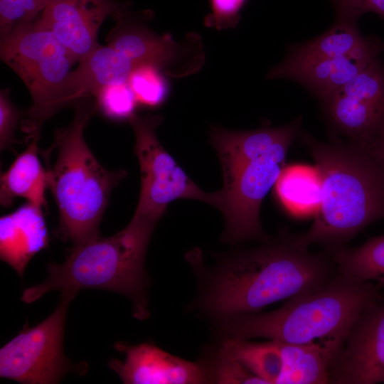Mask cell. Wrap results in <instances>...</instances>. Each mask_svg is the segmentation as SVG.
Masks as SVG:
<instances>
[{
  "mask_svg": "<svg viewBox=\"0 0 384 384\" xmlns=\"http://www.w3.org/2000/svg\"><path fill=\"white\" fill-rule=\"evenodd\" d=\"M40 132L28 137V147L19 154L8 170L1 174L0 203L11 206L16 198L46 208L45 198L48 187L47 173L38 156Z\"/></svg>",
  "mask_w": 384,
  "mask_h": 384,
  "instance_id": "cell-18",
  "label": "cell"
},
{
  "mask_svg": "<svg viewBox=\"0 0 384 384\" xmlns=\"http://www.w3.org/2000/svg\"><path fill=\"white\" fill-rule=\"evenodd\" d=\"M48 0H0V34L4 37L16 28L35 21Z\"/></svg>",
  "mask_w": 384,
  "mask_h": 384,
  "instance_id": "cell-27",
  "label": "cell"
},
{
  "mask_svg": "<svg viewBox=\"0 0 384 384\" xmlns=\"http://www.w3.org/2000/svg\"><path fill=\"white\" fill-rule=\"evenodd\" d=\"M76 294L62 292L54 311L32 328L25 327L0 349V377L26 384L58 383L69 363L63 352L68 304Z\"/></svg>",
  "mask_w": 384,
  "mask_h": 384,
  "instance_id": "cell-9",
  "label": "cell"
},
{
  "mask_svg": "<svg viewBox=\"0 0 384 384\" xmlns=\"http://www.w3.org/2000/svg\"><path fill=\"white\" fill-rule=\"evenodd\" d=\"M95 97L97 108L110 119L129 121L136 114L138 103L128 82L104 87Z\"/></svg>",
  "mask_w": 384,
  "mask_h": 384,
  "instance_id": "cell-26",
  "label": "cell"
},
{
  "mask_svg": "<svg viewBox=\"0 0 384 384\" xmlns=\"http://www.w3.org/2000/svg\"><path fill=\"white\" fill-rule=\"evenodd\" d=\"M42 208L27 202L0 218V258L19 276L33 257L48 246Z\"/></svg>",
  "mask_w": 384,
  "mask_h": 384,
  "instance_id": "cell-16",
  "label": "cell"
},
{
  "mask_svg": "<svg viewBox=\"0 0 384 384\" xmlns=\"http://www.w3.org/2000/svg\"><path fill=\"white\" fill-rule=\"evenodd\" d=\"M321 102L335 129L349 142L366 145L384 124V63L376 58Z\"/></svg>",
  "mask_w": 384,
  "mask_h": 384,
  "instance_id": "cell-10",
  "label": "cell"
},
{
  "mask_svg": "<svg viewBox=\"0 0 384 384\" xmlns=\"http://www.w3.org/2000/svg\"><path fill=\"white\" fill-rule=\"evenodd\" d=\"M159 67L144 64L135 68L128 84L138 104L155 107L161 105L169 95V82Z\"/></svg>",
  "mask_w": 384,
  "mask_h": 384,
  "instance_id": "cell-25",
  "label": "cell"
},
{
  "mask_svg": "<svg viewBox=\"0 0 384 384\" xmlns=\"http://www.w3.org/2000/svg\"><path fill=\"white\" fill-rule=\"evenodd\" d=\"M128 5L114 0H48L37 21L79 62L100 45L97 38L102 22L111 16L117 19Z\"/></svg>",
  "mask_w": 384,
  "mask_h": 384,
  "instance_id": "cell-12",
  "label": "cell"
},
{
  "mask_svg": "<svg viewBox=\"0 0 384 384\" xmlns=\"http://www.w3.org/2000/svg\"><path fill=\"white\" fill-rule=\"evenodd\" d=\"M384 52V42L370 36L351 52L331 58L299 59L289 56L273 67L267 79L295 81L320 101L348 82Z\"/></svg>",
  "mask_w": 384,
  "mask_h": 384,
  "instance_id": "cell-13",
  "label": "cell"
},
{
  "mask_svg": "<svg viewBox=\"0 0 384 384\" xmlns=\"http://www.w3.org/2000/svg\"><path fill=\"white\" fill-rule=\"evenodd\" d=\"M274 186L278 199L289 213L306 215L317 210L321 182L316 167L296 165L284 168Z\"/></svg>",
  "mask_w": 384,
  "mask_h": 384,
  "instance_id": "cell-20",
  "label": "cell"
},
{
  "mask_svg": "<svg viewBox=\"0 0 384 384\" xmlns=\"http://www.w3.org/2000/svg\"><path fill=\"white\" fill-rule=\"evenodd\" d=\"M368 38L361 34L356 21L336 18L321 35L291 48L287 56L314 59L343 55L363 44Z\"/></svg>",
  "mask_w": 384,
  "mask_h": 384,
  "instance_id": "cell-22",
  "label": "cell"
},
{
  "mask_svg": "<svg viewBox=\"0 0 384 384\" xmlns=\"http://www.w3.org/2000/svg\"><path fill=\"white\" fill-rule=\"evenodd\" d=\"M1 60L28 89L32 105L23 129L29 136L68 105L66 82L75 63L51 31L37 21L1 38Z\"/></svg>",
  "mask_w": 384,
  "mask_h": 384,
  "instance_id": "cell-7",
  "label": "cell"
},
{
  "mask_svg": "<svg viewBox=\"0 0 384 384\" xmlns=\"http://www.w3.org/2000/svg\"><path fill=\"white\" fill-rule=\"evenodd\" d=\"M361 147L369 154L384 175V124L371 141Z\"/></svg>",
  "mask_w": 384,
  "mask_h": 384,
  "instance_id": "cell-31",
  "label": "cell"
},
{
  "mask_svg": "<svg viewBox=\"0 0 384 384\" xmlns=\"http://www.w3.org/2000/svg\"><path fill=\"white\" fill-rule=\"evenodd\" d=\"M248 0H209L211 11L205 17L206 27L217 30L235 27Z\"/></svg>",
  "mask_w": 384,
  "mask_h": 384,
  "instance_id": "cell-28",
  "label": "cell"
},
{
  "mask_svg": "<svg viewBox=\"0 0 384 384\" xmlns=\"http://www.w3.org/2000/svg\"><path fill=\"white\" fill-rule=\"evenodd\" d=\"M331 257L338 272L384 287V234L358 247H346Z\"/></svg>",
  "mask_w": 384,
  "mask_h": 384,
  "instance_id": "cell-23",
  "label": "cell"
},
{
  "mask_svg": "<svg viewBox=\"0 0 384 384\" xmlns=\"http://www.w3.org/2000/svg\"><path fill=\"white\" fill-rule=\"evenodd\" d=\"M300 135L320 176L321 196L310 228L292 238L303 248L320 245L332 256L384 218V175L369 154L355 144L322 142L304 131Z\"/></svg>",
  "mask_w": 384,
  "mask_h": 384,
  "instance_id": "cell-2",
  "label": "cell"
},
{
  "mask_svg": "<svg viewBox=\"0 0 384 384\" xmlns=\"http://www.w3.org/2000/svg\"><path fill=\"white\" fill-rule=\"evenodd\" d=\"M216 257L215 263L208 267L199 250L186 255L198 284V294L188 308L213 324L259 313L276 302L313 292L336 272L326 252L299 247L291 235Z\"/></svg>",
  "mask_w": 384,
  "mask_h": 384,
  "instance_id": "cell-1",
  "label": "cell"
},
{
  "mask_svg": "<svg viewBox=\"0 0 384 384\" xmlns=\"http://www.w3.org/2000/svg\"><path fill=\"white\" fill-rule=\"evenodd\" d=\"M384 383V304L366 309L350 328L331 370L330 383Z\"/></svg>",
  "mask_w": 384,
  "mask_h": 384,
  "instance_id": "cell-11",
  "label": "cell"
},
{
  "mask_svg": "<svg viewBox=\"0 0 384 384\" xmlns=\"http://www.w3.org/2000/svg\"><path fill=\"white\" fill-rule=\"evenodd\" d=\"M336 18L356 21L366 13H374L384 20V0H331Z\"/></svg>",
  "mask_w": 384,
  "mask_h": 384,
  "instance_id": "cell-30",
  "label": "cell"
},
{
  "mask_svg": "<svg viewBox=\"0 0 384 384\" xmlns=\"http://www.w3.org/2000/svg\"><path fill=\"white\" fill-rule=\"evenodd\" d=\"M279 343L283 369L277 384L330 383L331 367L343 343Z\"/></svg>",
  "mask_w": 384,
  "mask_h": 384,
  "instance_id": "cell-19",
  "label": "cell"
},
{
  "mask_svg": "<svg viewBox=\"0 0 384 384\" xmlns=\"http://www.w3.org/2000/svg\"><path fill=\"white\" fill-rule=\"evenodd\" d=\"M220 348L242 364L266 384H277L283 369V358L278 341L252 342L248 339L220 341Z\"/></svg>",
  "mask_w": 384,
  "mask_h": 384,
  "instance_id": "cell-21",
  "label": "cell"
},
{
  "mask_svg": "<svg viewBox=\"0 0 384 384\" xmlns=\"http://www.w3.org/2000/svg\"><path fill=\"white\" fill-rule=\"evenodd\" d=\"M126 14L117 18V25L112 30L107 45L137 66L154 65L174 77L176 75L173 65H178L179 63L186 65L192 73L191 70L196 71L185 64V60L196 61L191 57H198L196 53H191L189 46L176 42L169 34L159 36L146 26L127 18Z\"/></svg>",
  "mask_w": 384,
  "mask_h": 384,
  "instance_id": "cell-15",
  "label": "cell"
},
{
  "mask_svg": "<svg viewBox=\"0 0 384 384\" xmlns=\"http://www.w3.org/2000/svg\"><path fill=\"white\" fill-rule=\"evenodd\" d=\"M160 115L135 114L129 119L134 135V154L140 168V192L134 215L159 221L168 205L177 199H193L219 208L220 191L201 189L165 150L156 135Z\"/></svg>",
  "mask_w": 384,
  "mask_h": 384,
  "instance_id": "cell-8",
  "label": "cell"
},
{
  "mask_svg": "<svg viewBox=\"0 0 384 384\" xmlns=\"http://www.w3.org/2000/svg\"><path fill=\"white\" fill-rule=\"evenodd\" d=\"M114 348L125 353V360L112 359L109 366L124 383H210L207 371L200 362L175 356L151 343L130 346L118 342Z\"/></svg>",
  "mask_w": 384,
  "mask_h": 384,
  "instance_id": "cell-14",
  "label": "cell"
},
{
  "mask_svg": "<svg viewBox=\"0 0 384 384\" xmlns=\"http://www.w3.org/2000/svg\"><path fill=\"white\" fill-rule=\"evenodd\" d=\"M300 132L294 130L277 142L270 128L235 131L211 127L210 142L223 178L218 209L225 218L222 242L269 239L260 222L261 204L285 168L287 152Z\"/></svg>",
  "mask_w": 384,
  "mask_h": 384,
  "instance_id": "cell-4",
  "label": "cell"
},
{
  "mask_svg": "<svg viewBox=\"0 0 384 384\" xmlns=\"http://www.w3.org/2000/svg\"><path fill=\"white\" fill-rule=\"evenodd\" d=\"M157 223L134 215L129 224L114 235H98L74 245L63 263L48 265V277L43 283L23 291L21 301L33 302L52 290L76 294L80 289H101L129 297L133 316L146 319L149 279L145 257Z\"/></svg>",
  "mask_w": 384,
  "mask_h": 384,
  "instance_id": "cell-6",
  "label": "cell"
},
{
  "mask_svg": "<svg viewBox=\"0 0 384 384\" xmlns=\"http://www.w3.org/2000/svg\"><path fill=\"white\" fill-rule=\"evenodd\" d=\"M20 111L13 105L8 90L0 93V148L11 147L17 142L15 132L20 119Z\"/></svg>",
  "mask_w": 384,
  "mask_h": 384,
  "instance_id": "cell-29",
  "label": "cell"
},
{
  "mask_svg": "<svg viewBox=\"0 0 384 384\" xmlns=\"http://www.w3.org/2000/svg\"><path fill=\"white\" fill-rule=\"evenodd\" d=\"M378 286L336 270L321 287L265 314L235 316L215 324L220 341L265 338L292 344L343 343L354 322L379 302Z\"/></svg>",
  "mask_w": 384,
  "mask_h": 384,
  "instance_id": "cell-3",
  "label": "cell"
},
{
  "mask_svg": "<svg viewBox=\"0 0 384 384\" xmlns=\"http://www.w3.org/2000/svg\"><path fill=\"white\" fill-rule=\"evenodd\" d=\"M137 67L109 45H99L70 73L65 87L68 105L95 96L104 87L127 82Z\"/></svg>",
  "mask_w": 384,
  "mask_h": 384,
  "instance_id": "cell-17",
  "label": "cell"
},
{
  "mask_svg": "<svg viewBox=\"0 0 384 384\" xmlns=\"http://www.w3.org/2000/svg\"><path fill=\"white\" fill-rule=\"evenodd\" d=\"M200 363L207 371L210 383L266 384L219 346L208 349Z\"/></svg>",
  "mask_w": 384,
  "mask_h": 384,
  "instance_id": "cell-24",
  "label": "cell"
},
{
  "mask_svg": "<svg viewBox=\"0 0 384 384\" xmlns=\"http://www.w3.org/2000/svg\"><path fill=\"white\" fill-rule=\"evenodd\" d=\"M96 108L87 101L76 103L71 123L55 132L48 149H39L59 211L56 233L74 245L100 235L111 191L127 176L124 170L105 169L85 141L84 129Z\"/></svg>",
  "mask_w": 384,
  "mask_h": 384,
  "instance_id": "cell-5",
  "label": "cell"
}]
</instances>
